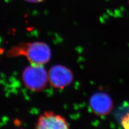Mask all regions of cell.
Segmentation results:
<instances>
[{"label":"cell","mask_w":129,"mask_h":129,"mask_svg":"<svg viewBox=\"0 0 129 129\" xmlns=\"http://www.w3.org/2000/svg\"><path fill=\"white\" fill-rule=\"evenodd\" d=\"M48 81L55 88L63 89L72 82L73 75L67 67L56 64L52 66L48 73Z\"/></svg>","instance_id":"3"},{"label":"cell","mask_w":129,"mask_h":129,"mask_svg":"<svg viewBox=\"0 0 129 129\" xmlns=\"http://www.w3.org/2000/svg\"><path fill=\"white\" fill-rule=\"evenodd\" d=\"M8 57L25 56L31 64L43 65L50 61L51 50L44 42L21 43L8 51Z\"/></svg>","instance_id":"1"},{"label":"cell","mask_w":129,"mask_h":129,"mask_svg":"<svg viewBox=\"0 0 129 129\" xmlns=\"http://www.w3.org/2000/svg\"><path fill=\"white\" fill-rule=\"evenodd\" d=\"M35 129H69V127L63 117L53 112L46 111L39 116Z\"/></svg>","instance_id":"4"},{"label":"cell","mask_w":129,"mask_h":129,"mask_svg":"<svg viewBox=\"0 0 129 129\" xmlns=\"http://www.w3.org/2000/svg\"><path fill=\"white\" fill-rule=\"evenodd\" d=\"M26 2H30V3H38L43 2L44 0H24Z\"/></svg>","instance_id":"7"},{"label":"cell","mask_w":129,"mask_h":129,"mask_svg":"<svg viewBox=\"0 0 129 129\" xmlns=\"http://www.w3.org/2000/svg\"><path fill=\"white\" fill-rule=\"evenodd\" d=\"M90 106L91 110L96 115L104 116L107 115L111 110L112 102L107 94L98 92L91 96Z\"/></svg>","instance_id":"5"},{"label":"cell","mask_w":129,"mask_h":129,"mask_svg":"<svg viewBox=\"0 0 129 129\" xmlns=\"http://www.w3.org/2000/svg\"><path fill=\"white\" fill-rule=\"evenodd\" d=\"M128 5H129V0H128Z\"/></svg>","instance_id":"8"},{"label":"cell","mask_w":129,"mask_h":129,"mask_svg":"<svg viewBox=\"0 0 129 129\" xmlns=\"http://www.w3.org/2000/svg\"><path fill=\"white\" fill-rule=\"evenodd\" d=\"M23 82L29 89L39 91L45 88L48 81V76L42 65L27 66L22 74Z\"/></svg>","instance_id":"2"},{"label":"cell","mask_w":129,"mask_h":129,"mask_svg":"<svg viewBox=\"0 0 129 129\" xmlns=\"http://www.w3.org/2000/svg\"><path fill=\"white\" fill-rule=\"evenodd\" d=\"M116 116L122 129H129V103L123 104L118 109Z\"/></svg>","instance_id":"6"}]
</instances>
